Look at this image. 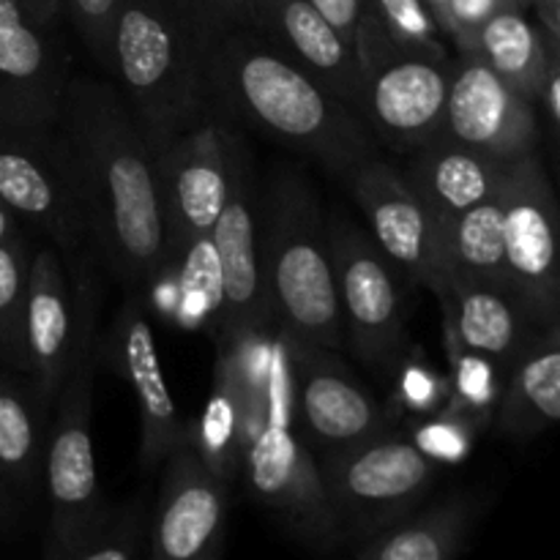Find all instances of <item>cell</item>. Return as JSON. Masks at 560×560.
<instances>
[{
    "mask_svg": "<svg viewBox=\"0 0 560 560\" xmlns=\"http://www.w3.org/2000/svg\"><path fill=\"white\" fill-rule=\"evenodd\" d=\"M88 224V246L131 293L170 266L153 151L118 85L69 77L52 126Z\"/></svg>",
    "mask_w": 560,
    "mask_h": 560,
    "instance_id": "cell-1",
    "label": "cell"
},
{
    "mask_svg": "<svg viewBox=\"0 0 560 560\" xmlns=\"http://www.w3.org/2000/svg\"><path fill=\"white\" fill-rule=\"evenodd\" d=\"M202 71L213 104L339 178L350 180L361 164L381 156L359 115L252 27H233L208 42Z\"/></svg>",
    "mask_w": 560,
    "mask_h": 560,
    "instance_id": "cell-2",
    "label": "cell"
},
{
    "mask_svg": "<svg viewBox=\"0 0 560 560\" xmlns=\"http://www.w3.org/2000/svg\"><path fill=\"white\" fill-rule=\"evenodd\" d=\"M74 301V337L63 386L55 399V419L44 438L42 479L49 501L47 560H69L102 514L98 470L93 452V381L102 359L98 345V290L91 249L66 260Z\"/></svg>",
    "mask_w": 560,
    "mask_h": 560,
    "instance_id": "cell-3",
    "label": "cell"
},
{
    "mask_svg": "<svg viewBox=\"0 0 560 560\" xmlns=\"http://www.w3.org/2000/svg\"><path fill=\"white\" fill-rule=\"evenodd\" d=\"M260 266L273 328L301 345L337 350L345 339L328 219L295 170L260 191Z\"/></svg>",
    "mask_w": 560,
    "mask_h": 560,
    "instance_id": "cell-4",
    "label": "cell"
},
{
    "mask_svg": "<svg viewBox=\"0 0 560 560\" xmlns=\"http://www.w3.org/2000/svg\"><path fill=\"white\" fill-rule=\"evenodd\" d=\"M109 74L151 151L213 107L202 44L175 0H124L113 31Z\"/></svg>",
    "mask_w": 560,
    "mask_h": 560,
    "instance_id": "cell-5",
    "label": "cell"
},
{
    "mask_svg": "<svg viewBox=\"0 0 560 560\" xmlns=\"http://www.w3.org/2000/svg\"><path fill=\"white\" fill-rule=\"evenodd\" d=\"M241 476L257 503L277 512L295 534L317 550L339 545L317 457L306 446L293 410L288 339L273 328V361L268 377L266 413L241 459Z\"/></svg>",
    "mask_w": 560,
    "mask_h": 560,
    "instance_id": "cell-6",
    "label": "cell"
},
{
    "mask_svg": "<svg viewBox=\"0 0 560 560\" xmlns=\"http://www.w3.org/2000/svg\"><path fill=\"white\" fill-rule=\"evenodd\" d=\"M339 539H370L416 512L438 479V459L410 438L381 435L317 454Z\"/></svg>",
    "mask_w": 560,
    "mask_h": 560,
    "instance_id": "cell-7",
    "label": "cell"
},
{
    "mask_svg": "<svg viewBox=\"0 0 560 560\" xmlns=\"http://www.w3.org/2000/svg\"><path fill=\"white\" fill-rule=\"evenodd\" d=\"M355 55L361 63L359 118L377 145L410 153L443 129L452 58H432L388 44L359 27Z\"/></svg>",
    "mask_w": 560,
    "mask_h": 560,
    "instance_id": "cell-8",
    "label": "cell"
},
{
    "mask_svg": "<svg viewBox=\"0 0 560 560\" xmlns=\"http://www.w3.org/2000/svg\"><path fill=\"white\" fill-rule=\"evenodd\" d=\"M328 241L345 337L366 366L392 375L408 353L397 266L383 255L372 235L350 219H328Z\"/></svg>",
    "mask_w": 560,
    "mask_h": 560,
    "instance_id": "cell-9",
    "label": "cell"
},
{
    "mask_svg": "<svg viewBox=\"0 0 560 560\" xmlns=\"http://www.w3.org/2000/svg\"><path fill=\"white\" fill-rule=\"evenodd\" d=\"M208 241L222 288V315L213 339L273 328L260 266V191L249 151L233 129L228 137V195Z\"/></svg>",
    "mask_w": 560,
    "mask_h": 560,
    "instance_id": "cell-10",
    "label": "cell"
},
{
    "mask_svg": "<svg viewBox=\"0 0 560 560\" xmlns=\"http://www.w3.org/2000/svg\"><path fill=\"white\" fill-rule=\"evenodd\" d=\"M228 137L230 124L211 107L195 126L153 151L170 266L191 244L211 235L222 211L228 195Z\"/></svg>",
    "mask_w": 560,
    "mask_h": 560,
    "instance_id": "cell-11",
    "label": "cell"
},
{
    "mask_svg": "<svg viewBox=\"0 0 560 560\" xmlns=\"http://www.w3.org/2000/svg\"><path fill=\"white\" fill-rule=\"evenodd\" d=\"M509 284L541 323L560 317L558 202L536 153L509 164L501 186Z\"/></svg>",
    "mask_w": 560,
    "mask_h": 560,
    "instance_id": "cell-12",
    "label": "cell"
},
{
    "mask_svg": "<svg viewBox=\"0 0 560 560\" xmlns=\"http://www.w3.org/2000/svg\"><path fill=\"white\" fill-rule=\"evenodd\" d=\"M0 200L42 228L63 262L88 249L85 213L52 129H0Z\"/></svg>",
    "mask_w": 560,
    "mask_h": 560,
    "instance_id": "cell-13",
    "label": "cell"
},
{
    "mask_svg": "<svg viewBox=\"0 0 560 560\" xmlns=\"http://www.w3.org/2000/svg\"><path fill=\"white\" fill-rule=\"evenodd\" d=\"M288 355L295 424L315 457L386 432L388 416L334 350L288 339Z\"/></svg>",
    "mask_w": 560,
    "mask_h": 560,
    "instance_id": "cell-14",
    "label": "cell"
},
{
    "mask_svg": "<svg viewBox=\"0 0 560 560\" xmlns=\"http://www.w3.org/2000/svg\"><path fill=\"white\" fill-rule=\"evenodd\" d=\"M536 107L495 74L479 55L452 58L446 113L438 137L470 148L501 164L536 153Z\"/></svg>",
    "mask_w": 560,
    "mask_h": 560,
    "instance_id": "cell-15",
    "label": "cell"
},
{
    "mask_svg": "<svg viewBox=\"0 0 560 560\" xmlns=\"http://www.w3.org/2000/svg\"><path fill=\"white\" fill-rule=\"evenodd\" d=\"M164 463L151 560H222L230 485L197 454L191 421Z\"/></svg>",
    "mask_w": 560,
    "mask_h": 560,
    "instance_id": "cell-16",
    "label": "cell"
},
{
    "mask_svg": "<svg viewBox=\"0 0 560 560\" xmlns=\"http://www.w3.org/2000/svg\"><path fill=\"white\" fill-rule=\"evenodd\" d=\"M63 47L16 0H0V115L11 129L49 131L69 85Z\"/></svg>",
    "mask_w": 560,
    "mask_h": 560,
    "instance_id": "cell-17",
    "label": "cell"
},
{
    "mask_svg": "<svg viewBox=\"0 0 560 560\" xmlns=\"http://www.w3.org/2000/svg\"><path fill=\"white\" fill-rule=\"evenodd\" d=\"M109 353L115 370L131 386L140 408V463L142 468H156L178 446L186 424L175 408L173 392L164 377L153 337L151 312L142 293H131L115 317L109 334Z\"/></svg>",
    "mask_w": 560,
    "mask_h": 560,
    "instance_id": "cell-18",
    "label": "cell"
},
{
    "mask_svg": "<svg viewBox=\"0 0 560 560\" xmlns=\"http://www.w3.org/2000/svg\"><path fill=\"white\" fill-rule=\"evenodd\" d=\"M246 27L359 115L364 85L359 55L310 0H252Z\"/></svg>",
    "mask_w": 560,
    "mask_h": 560,
    "instance_id": "cell-19",
    "label": "cell"
},
{
    "mask_svg": "<svg viewBox=\"0 0 560 560\" xmlns=\"http://www.w3.org/2000/svg\"><path fill=\"white\" fill-rule=\"evenodd\" d=\"M506 170L509 164L481 156L446 137H435L427 145L410 151L408 170L402 175L427 217L435 277L438 255H441L448 230L470 208L495 200L501 195Z\"/></svg>",
    "mask_w": 560,
    "mask_h": 560,
    "instance_id": "cell-20",
    "label": "cell"
},
{
    "mask_svg": "<svg viewBox=\"0 0 560 560\" xmlns=\"http://www.w3.org/2000/svg\"><path fill=\"white\" fill-rule=\"evenodd\" d=\"M74 337L71 279L58 249H42L31 257L25 295V353L36 408L49 419L63 386Z\"/></svg>",
    "mask_w": 560,
    "mask_h": 560,
    "instance_id": "cell-21",
    "label": "cell"
},
{
    "mask_svg": "<svg viewBox=\"0 0 560 560\" xmlns=\"http://www.w3.org/2000/svg\"><path fill=\"white\" fill-rule=\"evenodd\" d=\"M427 288L438 295L446 323V342L463 345L506 375L520 350L534 339L541 323L536 312L506 288L435 277Z\"/></svg>",
    "mask_w": 560,
    "mask_h": 560,
    "instance_id": "cell-22",
    "label": "cell"
},
{
    "mask_svg": "<svg viewBox=\"0 0 560 560\" xmlns=\"http://www.w3.org/2000/svg\"><path fill=\"white\" fill-rule=\"evenodd\" d=\"M350 186L370 224L366 233L372 241L397 266V271L427 288L435 279L430 228L402 170L375 156L355 170Z\"/></svg>",
    "mask_w": 560,
    "mask_h": 560,
    "instance_id": "cell-23",
    "label": "cell"
},
{
    "mask_svg": "<svg viewBox=\"0 0 560 560\" xmlns=\"http://www.w3.org/2000/svg\"><path fill=\"white\" fill-rule=\"evenodd\" d=\"M495 430L528 441L550 430L560 416V326L547 323L503 375L495 402Z\"/></svg>",
    "mask_w": 560,
    "mask_h": 560,
    "instance_id": "cell-24",
    "label": "cell"
},
{
    "mask_svg": "<svg viewBox=\"0 0 560 560\" xmlns=\"http://www.w3.org/2000/svg\"><path fill=\"white\" fill-rule=\"evenodd\" d=\"M468 52L479 55L501 80L523 93L530 104L539 96L547 69L560 52H552L541 36L539 25L523 9H498L474 33Z\"/></svg>",
    "mask_w": 560,
    "mask_h": 560,
    "instance_id": "cell-25",
    "label": "cell"
},
{
    "mask_svg": "<svg viewBox=\"0 0 560 560\" xmlns=\"http://www.w3.org/2000/svg\"><path fill=\"white\" fill-rule=\"evenodd\" d=\"M476 506L454 498L419 514H408L370 536L355 560H457L468 539Z\"/></svg>",
    "mask_w": 560,
    "mask_h": 560,
    "instance_id": "cell-26",
    "label": "cell"
},
{
    "mask_svg": "<svg viewBox=\"0 0 560 560\" xmlns=\"http://www.w3.org/2000/svg\"><path fill=\"white\" fill-rule=\"evenodd\" d=\"M438 277L512 290L503 255L501 195L470 208L454 222L438 255Z\"/></svg>",
    "mask_w": 560,
    "mask_h": 560,
    "instance_id": "cell-27",
    "label": "cell"
},
{
    "mask_svg": "<svg viewBox=\"0 0 560 560\" xmlns=\"http://www.w3.org/2000/svg\"><path fill=\"white\" fill-rule=\"evenodd\" d=\"M47 419L38 413L33 392L0 372V474L22 490L42 481Z\"/></svg>",
    "mask_w": 560,
    "mask_h": 560,
    "instance_id": "cell-28",
    "label": "cell"
},
{
    "mask_svg": "<svg viewBox=\"0 0 560 560\" xmlns=\"http://www.w3.org/2000/svg\"><path fill=\"white\" fill-rule=\"evenodd\" d=\"M191 441L202 463L233 485L241 476V457L246 448L244 408L235 386L222 370L213 366V394L206 405V413L191 424Z\"/></svg>",
    "mask_w": 560,
    "mask_h": 560,
    "instance_id": "cell-29",
    "label": "cell"
},
{
    "mask_svg": "<svg viewBox=\"0 0 560 560\" xmlns=\"http://www.w3.org/2000/svg\"><path fill=\"white\" fill-rule=\"evenodd\" d=\"M359 27L377 33L394 47L413 49L432 58H452L424 0H366Z\"/></svg>",
    "mask_w": 560,
    "mask_h": 560,
    "instance_id": "cell-30",
    "label": "cell"
},
{
    "mask_svg": "<svg viewBox=\"0 0 560 560\" xmlns=\"http://www.w3.org/2000/svg\"><path fill=\"white\" fill-rule=\"evenodd\" d=\"M31 255L22 235L0 244V359L16 372H27L25 295Z\"/></svg>",
    "mask_w": 560,
    "mask_h": 560,
    "instance_id": "cell-31",
    "label": "cell"
},
{
    "mask_svg": "<svg viewBox=\"0 0 560 560\" xmlns=\"http://www.w3.org/2000/svg\"><path fill=\"white\" fill-rule=\"evenodd\" d=\"M142 514L140 506H126L118 512L98 514L93 528L80 541L69 560H135L140 541Z\"/></svg>",
    "mask_w": 560,
    "mask_h": 560,
    "instance_id": "cell-32",
    "label": "cell"
},
{
    "mask_svg": "<svg viewBox=\"0 0 560 560\" xmlns=\"http://www.w3.org/2000/svg\"><path fill=\"white\" fill-rule=\"evenodd\" d=\"M124 0H63V14H69L77 36L104 71L113 60V31Z\"/></svg>",
    "mask_w": 560,
    "mask_h": 560,
    "instance_id": "cell-33",
    "label": "cell"
},
{
    "mask_svg": "<svg viewBox=\"0 0 560 560\" xmlns=\"http://www.w3.org/2000/svg\"><path fill=\"white\" fill-rule=\"evenodd\" d=\"M252 0H175L184 20L189 22L191 33L206 49L208 42L222 36L224 31L246 25Z\"/></svg>",
    "mask_w": 560,
    "mask_h": 560,
    "instance_id": "cell-34",
    "label": "cell"
},
{
    "mask_svg": "<svg viewBox=\"0 0 560 560\" xmlns=\"http://www.w3.org/2000/svg\"><path fill=\"white\" fill-rule=\"evenodd\" d=\"M474 419L446 408L441 413V419L432 421L430 427H424V432H421L419 438V446L424 448L432 459L463 457L470 448V443H474Z\"/></svg>",
    "mask_w": 560,
    "mask_h": 560,
    "instance_id": "cell-35",
    "label": "cell"
},
{
    "mask_svg": "<svg viewBox=\"0 0 560 560\" xmlns=\"http://www.w3.org/2000/svg\"><path fill=\"white\" fill-rule=\"evenodd\" d=\"M503 9V0H448V38L457 52H468L474 33Z\"/></svg>",
    "mask_w": 560,
    "mask_h": 560,
    "instance_id": "cell-36",
    "label": "cell"
},
{
    "mask_svg": "<svg viewBox=\"0 0 560 560\" xmlns=\"http://www.w3.org/2000/svg\"><path fill=\"white\" fill-rule=\"evenodd\" d=\"M334 27L339 36L355 49V33H359V22L364 16L366 0H310Z\"/></svg>",
    "mask_w": 560,
    "mask_h": 560,
    "instance_id": "cell-37",
    "label": "cell"
},
{
    "mask_svg": "<svg viewBox=\"0 0 560 560\" xmlns=\"http://www.w3.org/2000/svg\"><path fill=\"white\" fill-rule=\"evenodd\" d=\"M402 394L408 408L430 413V410H435L438 397H441V386H438V381L432 377V372L413 370V366H410V370L402 372Z\"/></svg>",
    "mask_w": 560,
    "mask_h": 560,
    "instance_id": "cell-38",
    "label": "cell"
},
{
    "mask_svg": "<svg viewBox=\"0 0 560 560\" xmlns=\"http://www.w3.org/2000/svg\"><path fill=\"white\" fill-rule=\"evenodd\" d=\"M534 107H539V113L547 115V124L552 131H558L560 126V60H552L550 69H547L545 82L539 88V96L534 98Z\"/></svg>",
    "mask_w": 560,
    "mask_h": 560,
    "instance_id": "cell-39",
    "label": "cell"
},
{
    "mask_svg": "<svg viewBox=\"0 0 560 560\" xmlns=\"http://www.w3.org/2000/svg\"><path fill=\"white\" fill-rule=\"evenodd\" d=\"M16 3L25 9V14L31 16L36 25L47 27V31H52L55 22L63 14V0H16Z\"/></svg>",
    "mask_w": 560,
    "mask_h": 560,
    "instance_id": "cell-40",
    "label": "cell"
},
{
    "mask_svg": "<svg viewBox=\"0 0 560 560\" xmlns=\"http://www.w3.org/2000/svg\"><path fill=\"white\" fill-rule=\"evenodd\" d=\"M14 235H20V230H16L14 213H11L9 208H5V202L0 200V244L11 241Z\"/></svg>",
    "mask_w": 560,
    "mask_h": 560,
    "instance_id": "cell-41",
    "label": "cell"
},
{
    "mask_svg": "<svg viewBox=\"0 0 560 560\" xmlns=\"http://www.w3.org/2000/svg\"><path fill=\"white\" fill-rule=\"evenodd\" d=\"M427 9L432 11V16H435L438 27H441L443 36L448 38V0H424Z\"/></svg>",
    "mask_w": 560,
    "mask_h": 560,
    "instance_id": "cell-42",
    "label": "cell"
},
{
    "mask_svg": "<svg viewBox=\"0 0 560 560\" xmlns=\"http://www.w3.org/2000/svg\"><path fill=\"white\" fill-rule=\"evenodd\" d=\"M503 5H506V9H528L530 5V0H503Z\"/></svg>",
    "mask_w": 560,
    "mask_h": 560,
    "instance_id": "cell-43",
    "label": "cell"
},
{
    "mask_svg": "<svg viewBox=\"0 0 560 560\" xmlns=\"http://www.w3.org/2000/svg\"><path fill=\"white\" fill-rule=\"evenodd\" d=\"M541 3H556V0H530V5H541Z\"/></svg>",
    "mask_w": 560,
    "mask_h": 560,
    "instance_id": "cell-44",
    "label": "cell"
},
{
    "mask_svg": "<svg viewBox=\"0 0 560 560\" xmlns=\"http://www.w3.org/2000/svg\"><path fill=\"white\" fill-rule=\"evenodd\" d=\"M0 129H11V126L3 120V115H0Z\"/></svg>",
    "mask_w": 560,
    "mask_h": 560,
    "instance_id": "cell-45",
    "label": "cell"
},
{
    "mask_svg": "<svg viewBox=\"0 0 560 560\" xmlns=\"http://www.w3.org/2000/svg\"><path fill=\"white\" fill-rule=\"evenodd\" d=\"M0 501H3V474H0Z\"/></svg>",
    "mask_w": 560,
    "mask_h": 560,
    "instance_id": "cell-46",
    "label": "cell"
}]
</instances>
